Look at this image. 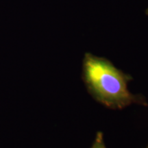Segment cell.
<instances>
[{
    "mask_svg": "<svg viewBox=\"0 0 148 148\" xmlns=\"http://www.w3.org/2000/svg\"><path fill=\"white\" fill-rule=\"evenodd\" d=\"M145 15L148 16V7H147V8L145 10Z\"/></svg>",
    "mask_w": 148,
    "mask_h": 148,
    "instance_id": "obj_3",
    "label": "cell"
},
{
    "mask_svg": "<svg viewBox=\"0 0 148 148\" xmlns=\"http://www.w3.org/2000/svg\"><path fill=\"white\" fill-rule=\"evenodd\" d=\"M146 148H148V145H147V147H146Z\"/></svg>",
    "mask_w": 148,
    "mask_h": 148,
    "instance_id": "obj_4",
    "label": "cell"
},
{
    "mask_svg": "<svg viewBox=\"0 0 148 148\" xmlns=\"http://www.w3.org/2000/svg\"><path fill=\"white\" fill-rule=\"evenodd\" d=\"M90 148H106L103 140V135L101 132H98L96 134L95 140Z\"/></svg>",
    "mask_w": 148,
    "mask_h": 148,
    "instance_id": "obj_2",
    "label": "cell"
},
{
    "mask_svg": "<svg viewBox=\"0 0 148 148\" xmlns=\"http://www.w3.org/2000/svg\"><path fill=\"white\" fill-rule=\"evenodd\" d=\"M83 79L96 101L112 109H121L132 103L147 105L145 99L130 92L132 77L117 69L108 59L86 52L82 62Z\"/></svg>",
    "mask_w": 148,
    "mask_h": 148,
    "instance_id": "obj_1",
    "label": "cell"
}]
</instances>
